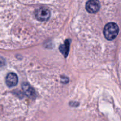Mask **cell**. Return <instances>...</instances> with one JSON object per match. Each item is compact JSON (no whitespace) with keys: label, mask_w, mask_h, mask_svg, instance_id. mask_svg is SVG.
Listing matches in <instances>:
<instances>
[{"label":"cell","mask_w":121,"mask_h":121,"mask_svg":"<svg viewBox=\"0 0 121 121\" xmlns=\"http://www.w3.org/2000/svg\"><path fill=\"white\" fill-rule=\"evenodd\" d=\"M100 8V4L98 0H89L86 4V9L89 13H96Z\"/></svg>","instance_id":"3"},{"label":"cell","mask_w":121,"mask_h":121,"mask_svg":"<svg viewBox=\"0 0 121 121\" xmlns=\"http://www.w3.org/2000/svg\"><path fill=\"white\" fill-rule=\"evenodd\" d=\"M22 89L24 92V93L27 95V96L30 97H32L34 95H35L34 93V91L33 89L27 83H24L22 85Z\"/></svg>","instance_id":"6"},{"label":"cell","mask_w":121,"mask_h":121,"mask_svg":"<svg viewBox=\"0 0 121 121\" xmlns=\"http://www.w3.org/2000/svg\"><path fill=\"white\" fill-rule=\"evenodd\" d=\"M119 33V27L115 22H109L105 26L104 34L105 38L108 40H113L115 39Z\"/></svg>","instance_id":"1"},{"label":"cell","mask_w":121,"mask_h":121,"mask_svg":"<svg viewBox=\"0 0 121 121\" xmlns=\"http://www.w3.org/2000/svg\"><path fill=\"white\" fill-rule=\"evenodd\" d=\"M35 18L40 21H47L50 17V12L46 8H40L35 11Z\"/></svg>","instance_id":"2"},{"label":"cell","mask_w":121,"mask_h":121,"mask_svg":"<svg viewBox=\"0 0 121 121\" xmlns=\"http://www.w3.org/2000/svg\"><path fill=\"white\" fill-rule=\"evenodd\" d=\"M70 49V41L69 40H67L65 41V43L63 45H61L59 47L60 52L64 55V56L66 57L68 55V53L69 52Z\"/></svg>","instance_id":"5"},{"label":"cell","mask_w":121,"mask_h":121,"mask_svg":"<svg viewBox=\"0 0 121 121\" xmlns=\"http://www.w3.org/2000/svg\"><path fill=\"white\" fill-rule=\"evenodd\" d=\"M18 77L15 73H10L6 78V83L9 87H13L16 86L18 83Z\"/></svg>","instance_id":"4"}]
</instances>
